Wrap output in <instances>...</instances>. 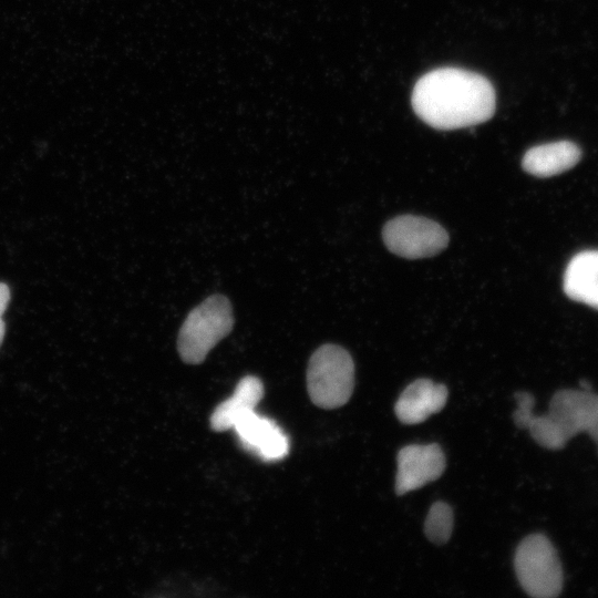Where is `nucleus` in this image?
Listing matches in <instances>:
<instances>
[{"label": "nucleus", "instance_id": "1", "mask_svg": "<svg viewBox=\"0 0 598 598\" xmlns=\"http://www.w3.org/2000/svg\"><path fill=\"white\" fill-rule=\"evenodd\" d=\"M415 114L437 130H456L488 121L496 106L495 90L481 74L441 68L424 74L414 85Z\"/></svg>", "mask_w": 598, "mask_h": 598}, {"label": "nucleus", "instance_id": "2", "mask_svg": "<svg viewBox=\"0 0 598 598\" xmlns=\"http://www.w3.org/2000/svg\"><path fill=\"white\" fill-rule=\"evenodd\" d=\"M234 326L229 300L214 295L195 307L181 327L177 349L182 360L188 364L202 363L208 352L226 336Z\"/></svg>", "mask_w": 598, "mask_h": 598}, {"label": "nucleus", "instance_id": "3", "mask_svg": "<svg viewBox=\"0 0 598 598\" xmlns=\"http://www.w3.org/2000/svg\"><path fill=\"white\" fill-rule=\"evenodd\" d=\"M354 388V363L350 353L337 344H323L310 357L307 389L313 404L322 409L344 405Z\"/></svg>", "mask_w": 598, "mask_h": 598}, {"label": "nucleus", "instance_id": "4", "mask_svg": "<svg viewBox=\"0 0 598 598\" xmlns=\"http://www.w3.org/2000/svg\"><path fill=\"white\" fill-rule=\"evenodd\" d=\"M516 577L524 591L535 598H551L564 585L563 567L551 542L544 534L526 536L514 557Z\"/></svg>", "mask_w": 598, "mask_h": 598}, {"label": "nucleus", "instance_id": "5", "mask_svg": "<svg viewBox=\"0 0 598 598\" xmlns=\"http://www.w3.org/2000/svg\"><path fill=\"white\" fill-rule=\"evenodd\" d=\"M382 237L389 250L408 259L432 257L448 244V234L440 224L414 215L389 220L383 227Z\"/></svg>", "mask_w": 598, "mask_h": 598}, {"label": "nucleus", "instance_id": "6", "mask_svg": "<svg viewBox=\"0 0 598 598\" xmlns=\"http://www.w3.org/2000/svg\"><path fill=\"white\" fill-rule=\"evenodd\" d=\"M395 493L403 495L437 480L445 470V456L436 443L411 444L396 456Z\"/></svg>", "mask_w": 598, "mask_h": 598}, {"label": "nucleus", "instance_id": "7", "mask_svg": "<svg viewBox=\"0 0 598 598\" xmlns=\"http://www.w3.org/2000/svg\"><path fill=\"white\" fill-rule=\"evenodd\" d=\"M241 446L265 462H277L289 453L290 442L278 424L258 414L249 412L234 425Z\"/></svg>", "mask_w": 598, "mask_h": 598}, {"label": "nucleus", "instance_id": "8", "mask_svg": "<svg viewBox=\"0 0 598 598\" xmlns=\"http://www.w3.org/2000/svg\"><path fill=\"white\" fill-rule=\"evenodd\" d=\"M598 411V394L588 389H565L556 392L548 414L559 424L568 439L588 432Z\"/></svg>", "mask_w": 598, "mask_h": 598}, {"label": "nucleus", "instance_id": "9", "mask_svg": "<svg viewBox=\"0 0 598 598\" xmlns=\"http://www.w3.org/2000/svg\"><path fill=\"white\" fill-rule=\"evenodd\" d=\"M447 395L444 384H437L430 379H417L399 396L394 405L395 415L404 424L421 423L445 406Z\"/></svg>", "mask_w": 598, "mask_h": 598}, {"label": "nucleus", "instance_id": "10", "mask_svg": "<svg viewBox=\"0 0 598 598\" xmlns=\"http://www.w3.org/2000/svg\"><path fill=\"white\" fill-rule=\"evenodd\" d=\"M581 157L580 148L573 142L559 141L537 145L523 158V168L536 177H550L573 168Z\"/></svg>", "mask_w": 598, "mask_h": 598}, {"label": "nucleus", "instance_id": "11", "mask_svg": "<svg viewBox=\"0 0 598 598\" xmlns=\"http://www.w3.org/2000/svg\"><path fill=\"white\" fill-rule=\"evenodd\" d=\"M264 396V384L254 375L244 377L231 396L219 403L210 415V426L221 432L234 427L236 422L256 406Z\"/></svg>", "mask_w": 598, "mask_h": 598}, {"label": "nucleus", "instance_id": "12", "mask_svg": "<svg viewBox=\"0 0 598 598\" xmlns=\"http://www.w3.org/2000/svg\"><path fill=\"white\" fill-rule=\"evenodd\" d=\"M568 298L598 310V251L585 250L569 261L564 275Z\"/></svg>", "mask_w": 598, "mask_h": 598}, {"label": "nucleus", "instance_id": "13", "mask_svg": "<svg viewBox=\"0 0 598 598\" xmlns=\"http://www.w3.org/2000/svg\"><path fill=\"white\" fill-rule=\"evenodd\" d=\"M523 429H527L532 437L540 446L549 450H559L569 440L559 424L548 413L540 416L532 413Z\"/></svg>", "mask_w": 598, "mask_h": 598}, {"label": "nucleus", "instance_id": "14", "mask_svg": "<svg viewBox=\"0 0 598 598\" xmlns=\"http://www.w3.org/2000/svg\"><path fill=\"white\" fill-rule=\"evenodd\" d=\"M453 532V511L444 502H435L430 507L424 523L427 539L436 545L445 544Z\"/></svg>", "mask_w": 598, "mask_h": 598}, {"label": "nucleus", "instance_id": "15", "mask_svg": "<svg viewBox=\"0 0 598 598\" xmlns=\"http://www.w3.org/2000/svg\"><path fill=\"white\" fill-rule=\"evenodd\" d=\"M10 301V289L7 283L0 282V317L6 311Z\"/></svg>", "mask_w": 598, "mask_h": 598}, {"label": "nucleus", "instance_id": "16", "mask_svg": "<svg viewBox=\"0 0 598 598\" xmlns=\"http://www.w3.org/2000/svg\"><path fill=\"white\" fill-rule=\"evenodd\" d=\"M587 433L592 437V440L596 442L597 447H598V411L594 420V423Z\"/></svg>", "mask_w": 598, "mask_h": 598}, {"label": "nucleus", "instance_id": "17", "mask_svg": "<svg viewBox=\"0 0 598 598\" xmlns=\"http://www.w3.org/2000/svg\"><path fill=\"white\" fill-rule=\"evenodd\" d=\"M4 332H6V324H4V321L2 320V318L0 317V346L2 343Z\"/></svg>", "mask_w": 598, "mask_h": 598}]
</instances>
